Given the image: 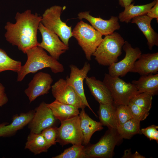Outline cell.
I'll return each mask as SVG.
<instances>
[{
  "label": "cell",
  "mask_w": 158,
  "mask_h": 158,
  "mask_svg": "<svg viewBox=\"0 0 158 158\" xmlns=\"http://www.w3.org/2000/svg\"><path fill=\"white\" fill-rule=\"evenodd\" d=\"M42 18L37 13H32L30 10L17 12L15 17L16 23L8 22L5 26L6 40L25 54L28 50L39 45L37 34Z\"/></svg>",
  "instance_id": "6da1fadb"
},
{
  "label": "cell",
  "mask_w": 158,
  "mask_h": 158,
  "mask_svg": "<svg viewBox=\"0 0 158 158\" xmlns=\"http://www.w3.org/2000/svg\"><path fill=\"white\" fill-rule=\"evenodd\" d=\"M25 54L27 59L17 72V81H21L26 75L34 73L45 68H50L54 73L63 72V65L47 53L42 48L37 46L28 50Z\"/></svg>",
  "instance_id": "7a4b0ae2"
},
{
  "label": "cell",
  "mask_w": 158,
  "mask_h": 158,
  "mask_svg": "<svg viewBox=\"0 0 158 158\" xmlns=\"http://www.w3.org/2000/svg\"><path fill=\"white\" fill-rule=\"evenodd\" d=\"M125 42L121 35L114 32L105 37L92 56L99 65L109 66L118 62Z\"/></svg>",
  "instance_id": "3957f363"
},
{
  "label": "cell",
  "mask_w": 158,
  "mask_h": 158,
  "mask_svg": "<svg viewBox=\"0 0 158 158\" xmlns=\"http://www.w3.org/2000/svg\"><path fill=\"white\" fill-rule=\"evenodd\" d=\"M72 34L84 51L87 59L90 61L103 39L102 35L82 20L77 23L72 31Z\"/></svg>",
  "instance_id": "277c9868"
},
{
  "label": "cell",
  "mask_w": 158,
  "mask_h": 158,
  "mask_svg": "<svg viewBox=\"0 0 158 158\" xmlns=\"http://www.w3.org/2000/svg\"><path fill=\"white\" fill-rule=\"evenodd\" d=\"M63 8L54 5L47 8L42 16L41 23L49 30L56 34L61 41L68 46V42L72 37L71 26H68L61 19Z\"/></svg>",
  "instance_id": "5b68a950"
},
{
  "label": "cell",
  "mask_w": 158,
  "mask_h": 158,
  "mask_svg": "<svg viewBox=\"0 0 158 158\" xmlns=\"http://www.w3.org/2000/svg\"><path fill=\"white\" fill-rule=\"evenodd\" d=\"M103 81L111 93L115 106L127 105L132 97L140 93L134 85L126 83L119 77L105 73Z\"/></svg>",
  "instance_id": "8992f818"
},
{
  "label": "cell",
  "mask_w": 158,
  "mask_h": 158,
  "mask_svg": "<svg viewBox=\"0 0 158 158\" xmlns=\"http://www.w3.org/2000/svg\"><path fill=\"white\" fill-rule=\"evenodd\" d=\"M121 139L116 129H109L97 142L85 148V158L112 157L115 147Z\"/></svg>",
  "instance_id": "52a82bcc"
},
{
  "label": "cell",
  "mask_w": 158,
  "mask_h": 158,
  "mask_svg": "<svg viewBox=\"0 0 158 158\" xmlns=\"http://www.w3.org/2000/svg\"><path fill=\"white\" fill-rule=\"evenodd\" d=\"M57 129L56 142L63 146L67 144L81 145L83 137L79 115L61 122Z\"/></svg>",
  "instance_id": "ba28073f"
},
{
  "label": "cell",
  "mask_w": 158,
  "mask_h": 158,
  "mask_svg": "<svg viewBox=\"0 0 158 158\" xmlns=\"http://www.w3.org/2000/svg\"><path fill=\"white\" fill-rule=\"evenodd\" d=\"M122 49L125 52V57L119 62L109 66V74L113 77L125 76L133 67L142 52L138 47L133 48L128 41H125Z\"/></svg>",
  "instance_id": "9c48e42d"
},
{
  "label": "cell",
  "mask_w": 158,
  "mask_h": 158,
  "mask_svg": "<svg viewBox=\"0 0 158 158\" xmlns=\"http://www.w3.org/2000/svg\"><path fill=\"white\" fill-rule=\"evenodd\" d=\"M51 92L55 100L64 104L75 106L79 109L86 107L74 90L66 80L60 78L51 86Z\"/></svg>",
  "instance_id": "30bf717a"
},
{
  "label": "cell",
  "mask_w": 158,
  "mask_h": 158,
  "mask_svg": "<svg viewBox=\"0 0 158 158\" xmlns=\"http://www.w3.org/2000/svg\"><path fill=\"white\" fill-rule=\"evenodd\" d=\"M42 36V42L38 46L47 51L50 56L58 60L60 56L69 49L56 34L48 29L40 23L38 27Z\"/></svg>",
  "instance_id": "8fae6325"
},
{
  "label": "cell",
  "mask_w": 158,
  "mask_h": 158,
  "mask_svg": "<svg viewBox=\"0 0 158 158\" xmlns=\"http://www.w3.org/2000/svg\"><path fill=\"white\" fill-rule=\"evenodd\" d=\"M69 66L70 73L69 76H67L66 79L67 83L74 90L85 106L87 107L97 117L87 101L83 87L84 80L91 69L90 64L87 62H86L81 69H79L76 66L73 64L70 65Z\"/></svg>",
  "instance_id": "7c38bea8"
},
{
  "label": "cell",
  "mask_w": 158,
  "mask_h": 158,
  "mask_svg": "<svg viewBox=\"0 0 158 158\" xmlns=\"http://www.w3.org/2000/svg\"><path fill=\"white\" fill-rule=\"evenodd\" d=\"M56 120L51 109L47 103L43 102L35 110L28 127L30 132L40 133L44 129L54 126Z\"/></svg>",
  "instance_id": "4fadbf2b"
},
{
  "label": "cell",
  "mask_w": 158,
  "mask_h": 158,
  "mask_svg": "<svg viewBox=\"0 0 158 158\" xmlns=\"http://www.w3.org/2000/svg\"><path fill=\"white\" fill-rule=\"evenodd\" d=\"M53 81L49 73L40 72L34 75L24 92L28 97L30 103L39 96L47 94L51 87Z\"/></svg>",
  "instance_id": "5bb4252c"
},
{
  "label": "cell",
  "mask_w": 158,
  "mask_h": 158,
  "mask_svg": "<svg viewBox=\"0 0 158 158\" xmlns=\"http://www.w3.org/2000/svg\"><path fill=\"white\" fill-rule=\"evenodd\" d=\"M78 16L80 20L85 19L88 20L92 26L102 35H110L120 28L117 16H112L109 20H105L100 17L92 16L90 14L89 11L80 12Z\"/></svg>",
  "instance_id": "9a60e30c"
},
{
  "label": "cell",
  "mask_w": 158,
  "mask_h": 158,
  "mask_svg": "<svg viewBox=\"0 0 158 158\" xmlns=\"http://www.w3.org/2000/svg\"><path fill=\"white\" fill-rule=\"evenodd\" d=\"M158 71V52L142 54L135 61L130 72L141 76L155 74Z\"/></svg>",
  "instance_id": "2e32d148"
},
{
  "label": "cell",
  "mask_w": 158,
  "mask_h": 158,
  "mask_svg": "<svg viewBox=\"0 0 158 158\" xmlns=\"http://www.w3.org/2000/svg\"><path fill=\"white\" fill-rule=\"evenodd\" d=\"M85 79L91 94L99 104L113 103L111 93L103 81L97 80L94 76H87Z\"/></svg>",
  "instance_id": "e0dca14e"
},
{
  "label": "cell",
  "mask_w": 158,
  "mask_h": 158,
  "mask_svg": "<svg viewBox=\"0 0 158 158\" xmlns=\"http://www.w3.org/2000/svg\"><path fill=\"white\" fill-rule=\"evenodd\" d=\"M35 110H31L15 115L10 124L3 123L0 126V137H8L14 135L30 122L34 116Z\"/></svg>",
  "instance_id": "ac0fdd59"
},
{
  "label": "cell",
  "mask_w": 158,
  "mask_h": 158,
  "mask_svg": "<svg viewBox=\"0 0 158 158\" xmlns=\"http://www.w3.org/2000/svg\"><path fill=\"white\" fill-rule=\"evenodd\" d=\"M153 19L147 15L133 18L132 23L135 24L147 40L148 48L151 50L154 46H158V34L152 28L151 23Z\"/></svg>",
  "instance_id": "d6986e66"
},
{
  "label": "cell",
  "mask_w": 158,
  "mask_h": 158,
  "mask_svg": "<svg viewBox=\"0 0 158 158\" xmlns=\"http://www.w3.org/2000/svg\"><path fill=\"white\" fill-rule=\"evenodd\" d=\"M81 109L79 116L83 137V143L86 145L89 143L94 133L103 129V127L100 122L94 121L90 118L85 113L84 108Z\"/></svg>",
  "instance_id": "ffe728a7"
},
{
  "label": "cell",
  "mask_w": 158,
  "mask_h": 158,
  "mask_svg": "<svg viewBox=\"0 0 158 158\" xmlns=\"http://www.w3.org/2000/svg\"><path fill=\"white\" fill-rule=\"evenodd\" d=\"M158 0H154L151 3L142 5H134V4H131L124 7V11L119 13V20L128 23L135 17L146 15Z\"/></svg>",
  "instance_id": "44dd1931"
},
{
  "label": "cell",
  "mask_w": 158,
  "mask_h": 158,
  "mask_svg": "<svg viewBox=\"0 0 158 158\" xmlns=\"http://www.w3.org/2000/svg\"><path fill=\"white\" fill-rule=\"evenodd\" d=\"M57 120L61 122L79 115V108L70 105L61 103L55 100L50 104H47Z\"/></svg>",
  "instance_id": "7402d4cb"
},
{
  "label": "cell",
  "mask_w": 158,
  "mask_h": 158,
  "mask_svg": "<svg viewBox=\"0 0 158 158\" xmlns=\"http://www.w3.org/2000/svg\"><path fill=\"white\" fill-rule=\"evenodd\" d=\"M131 83L140 93H145L152 96L158 92V73L141 75L138 80H133Z\"/></svg>",
  "instance_id": "603a6c76"
},
{
  "label": "cell",
  "mask_w": 158,
  "mask_h": 158,
  "mask_svg": "<svg viewBox=\"0 0 158 158\" xmlns=\"http://www.w3.org/2000/svg\"><path fill=\"white\" fill-rule=\"evenodd\" d=\"M99 104L98 113L99 122L102 126H107L109 129H116L118 125L116 117V106L113 103Z\"/></svg>",
  "instance_id": "cb8c5ba5"
},
{
  "label": "cell",
  "mask_w": 158,
  "mask_h": 158,
  "mask_svg": "<svg viewBox=\"0 0 158 158\" xmlns=\"http://www.w3.org/2000/svg\"><path fill=\"white\" fill-rule=\"evenodd\" d=\"M49 147L42 134L30 132L27 138L25 148L35 155L47 152Z\"/></svg>",
  "instance_id": "d4e9b609"
},
{
  "label": "cell",
  "mask_w": 158,
  "mask_h": 158,
  "mask_svg": "<svg viewBox=\"0 0 158 158\" xmlns=\"http://www.w3.org/2000/svg\"><path fill=\"white\" fill-rule=\"evenodd\" d=\"M140 122L133 118L118 126L116 130L122 138L130 139L136 134H141Z\"/></svg>",
  "instance_id": "484cf974"
},
{
  "label": "cell",
  "mask_w": 158,
  "mask_h": 158,
  "mask_svg": "<svg viewBox=\"0 0 158 158\" xmlns=\"http://www.w3.org/2000/svg\"><path fill=\"white\" fill-rule=\"evenodd\" d=\"M22 66L20 61L12 59L4 50L0 48V73L9 70L17 73Z\"/></svg>",
  "instance_id": "4316f807"
},
{
  "label": "cell",
  "mask_w": 158,
  "mask_h": 158,
  "mask_svg": "<svg viewBox=\"0 0 158 158\" xmlns=\"http://www.w3.org/2000/svg\"><path fill=\"white\" fill-rule=\"evenodd\" d=\"M85 148L81 145H73L61 154L52 157L53 158H85Z\"/></svg>",
  "instance_id": "83f0119b"
},
{
  "label": "cell",
  "mask_w": 158,
  "mask_h": 158,
  "mask_svg": "<svg viewBox=\"0 0 158 158\" xmlns=\"http://www.w3.org/2000/svg\"><path fill=\"white\" fill-rule=\"evenodd\" d=\"M153 96L145 93H140L132 97L129 102L149 111L152 105Z\"/></svg>",
  "instance_id": "f1b7e54d"
},
{
  "label": "cell",
  "mask_w": 158,
  "mask_h": 158,
  "mask_svg": "<svg viewBox=\"0 0 158 158\" xmlns=\"http://www.w3.org/2000/svg\"><path fill=\"white\" fill-rule=\"evenodd\" d=\"M115 106L116 117L118 126L133 118L127 105L120 104Z\"/></svg>",
  "instance_id": "f546056e"
},
{
  "label": "cell",
  "mask_w": 158,
  "mask_h": 158,
  "mask_svg": "<svg viewBox=\"0 0 158 158\" xmlns=\"http://www.w3.org/2000/svg\"><path fill=\"white\" fill-rule=\"evenodd\" d=\"M127 105L133 118L140 121L145 119L149 114V111L130 102Z\"/></svg>",
  "instance_id": "4dcf8cb0"
},
{
  "label": "cell",
  "mask_w": 158,
  "mask_h": 158,
  "mask_svg": "<svg viewBox=\"0 0 158 158\" xmlns=\"http://www.w3.org/2000/svg\"><path fill=\"white\" fill-rule=\"evenodd\" d=\"M57 129L58 128L54 126L44 129L41 133L49 147L56 144Z\"/></svg>",
  "instance_id": "1f68e13d"
},
{
  "label": "cell",
  "mask_w": 158,
  "mask_h": 158,
  "mask_svg": "<svg viewBox=\"0 0 158 158\" xmlns=\"http://www.w3.org/2000/svg\"><path fill=\"white\" fill-rule=\"evenodd\" d=\"M158 126L152 125L146 128L141 129V133L148 138L150 140H155L158 143V131L157 130Z\"/></svg>",
  "instance_id": "d6a6232c"
},
{
  "label": "cell",
  "mask_w": 158,
  "mask_h": 158,
  "mask_svg": "<svg viewBox=\"0 0 158 158\" xmlns=\"http://www.w3.org/2000/svg\"><path fill=\"white\" fill-rule=\"evenodd\" d=\"M8 101V98L5 92V88L0 83V107L6 104Z\"/></svg>",
  "instance_id": "836d02e7"
},
{
  "label": "cell",
  "mask_w": 158,
  "mask_h": 158,
  "mask_svg": "<svg viewBox=\"0 0 158 158\" xmlns=\"http://www.w3.org/2000/svg\"><path fill=\"white\" fill-rule=\"evenodd\" d=\"M152 18H155L158 22V0L154 5L148 11L146 14Z\"/></svg>",
  "instance_id": "e575fe53"
},
{
  "label": "cell",
  "mask_w": 158,
  "mask_h": 158,
  "mask_svg": "<svg viewBox=\"0 0 158 158\" xmlns=\"http://www.w3.org/2000/svg\"><path fill=\"white\" fill-rule=\"evenodd\" d=\"M119 4L122 7L131 4L134 0H118Z\"/></svg>",
  "instance_id": "d590c367"
},
{
  "label": "cell",
  "mask_w": 158,
  "mask_h": 158,
  "mask_svg": "<svg viewBox=\"0 0 158 158\" xmlns=\"http://www.w3.org/2000/svg\"><path fill=\"white\" fill-rule=\"evenodd\" d=\"M132 154L130 150H126L124 152V154L122 158H131Z\"/></svg>",
  "instance_id": "8d00e7d4"
},
{
  "label": "cell",
  "mask_w": 158,
  "mask_h": 158,
  "mask_svg": "<svg viewBox=\"0 0 158 158\" xmlns=\"http://www.w3.org/2000/svg\"><path fill=\"white\" fill-rule=\"evenodd\" d=\"M132 158H145V157L141 154L138 152L136 151L134 154H132Z\"/></svg>",
  "instance_id": "74e56055"
},
{
  "label": "cell",
  "mask_w": 158,
  "mask_h": 158,
  "mask_svg": "<svg viewBox=\"0 0 158 158\" xmlns=\"http://www.w3.org/2000/svg\"><path fill=\"white\" fill-rule=\"evenodd\" d=\"M1 124H0V126H1Z\"/></svg>",
  "instance_id": "f35d334b"
}]
</instances>
